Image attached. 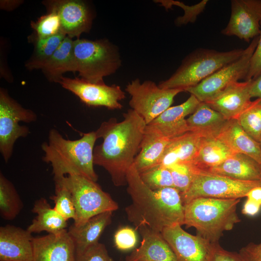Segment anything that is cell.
Wrapping results in <instances>:
<instances>
[{
  "mask_svg": "<svg viewBox=\"0 0 261 261\" xmlns=\"http://www.w3.org/2000/svg\"><path fill=\"white\" fill-rule=\"evenodd\" d=\"M118 122L110 118L102 123L96 131L97 139L102 142L94 147V165L103 168L116 187L127 185V174L133 164L146 124L131 109L123 114Z\"/></svg>",
  "mask_w": 261,
  "mask_h": 261,
  "instance_id": "1",
  "label": "cell"
},
{
  "mask_svg": "<svg viewBox=\"0 0 261 261\" xmlns=\"http://www.w3.org/2000/svg\"><path fill=\"white\" fill-rule=\"evenodd\" d=\"M127 186L131 202L125 210L135 230L145 225L161 232L166 227L184 225V206L180 193L174 188L150 189L143 182L134 164L127 172Z\"/></svg>",
  "mask_w": 261,
  "mask_h": 261,
  "instance_id": "2",
  "label": "cell"
},
{
  "mask_svg": "<svg viewBox=\"0 0 261 261\" xmlns=\"http://www.w3.org/2000/svg\"><path fill=\"white\" fill-rule=\"evenodd\" d=\"M97 139L95 131L85 133L75 140L65 139L55 129L49 131L48 140L41 145L43 161L52 168L54 179L68 175H79L96 182L98 176L94 169L93 151Z\"/></svg>",
  "mask_w": 261,
  "mask_h": 261,
  "instance_id": "3",
  "label": "cell"
},
{
  "mask_svg": "<svg viewBox=\"0 0 261 261\" xmlns=\"http://www.w3.org/2000/svg\"><path fill=\"white\" fill-rule=\"evenodd\" d=\"M240 199L199 197L184 206V225L212 243L218 242L224 231L240 221L236 212Z\"/></svg>",
  "mask_w": 261,
  "mask_h": 261,
  "instance_id": "4",
  "label": "cell"
},
{
  "mask_svg": "<svg viewBox=\"0 0 261 261\" xmlns=\"http://www.w3.org/2000/svg\"><path fill=\"white\" fill-rule=\"evenodd\" d=\"M244 51L243 49L225 52L202 48L196 49L186 56L176 71L160 82L159 86L165 89H182L185 91L239 58Z\"/></svg>",
  "mask_w": 261,
  "mask_h": 261,
  "instance_id": "5",
  "label": "cell"
},
{
  "mask_svg": "<svg viewBox=\"0 0 261 261\" xmlns=\"http://www.w3.org/2000/svg\"><path fill=\"white\" fill-rule=\"evenodd\" d=\"M73 50L79 76L90 83H104V77L121 66L119 49L107 40L77 39L73 41Z\"/></svg>",
  "mask_w": 261,
  "mask_h": 261,
  "instance_id": "6",
  "label": "cell"
},
{
  "mask_svg": "<svg viewBox=\"0 0 261 261\" xmlns=\"http://www.w3.org/2000/svg\"><path fill=\"white\" fill-rule=\"evenodd\" d=\"M71 192L75 209L73 225L79 226L90 218L118 209L117 203L96 183L79 175H68L55 179Z\"/></svg>",
  "mask_w": 261,
  "mask_h": 261,
  "instance_id": "7",
  "label": "cell"
},
{
  "mask_svg": "<svg viewBox=\"0 0 261 261\" xmlns=\"http://www.w3.org/2000/svg\"><path fill=\"white\" fill-rule=\"evenodd\" d=\"M261 186V181H243L195 170L192 182L181 196L183 204L199 197L240 199L252 188Z\"/></svg>",
  "mask_w": 261,
  "mask_h": 261,
  "instance_id": "8",
  "label": "cell"
},
{
  "mask_svg": "<svg viewBox=\"0 0 261 261\" xmlns=\"http://www.w3.org/2000/svg\"><path fill=\"white\" fill-rule=\"evenodd\" d=\"M37 119V115L32 110L22 107L5 89L0 88V152L5 162L12 157L16 141L30 133L28 127L19 123H29Z\"/></svg>",
  "mask_w": 261,
  "mask_h": 261,
  "instance_id": "9",
  "label": "cell"
},
{
  "mask_svg": "<svg viewBox=\"0 0 261 261\" xmlns=\"http://www.w3.org/2000/svg\"><path fill=\"white\" fill-rule=\"evenodd\" d=\"M125 91L131 97L130 109L140 116L146 125L171 107L174 97L184 91L179 88H162L150 80L141 83L138 78L128 83Z\"/></svg>",
  "mask_w": 261,
  "mask_h": 261,
  "instance_id": "10",
  "label": "cell"
},
{
  "mask_svg": "<svg viewBox=\"0 0 261 261\" xmlns=\"http://www.w3.org/2000/svg\"><path fill=\"white\" fill-rule=\"evenodd\" d=\"M259 36L253 39L241 56L224 66L198 85L185 91L194 95L200 102H205L223 90L230 84L245 79L248 71L250 58L257 45Z\"/></svg>",
  "mask_w": 261,
  "mask_h": 261,
  "instance_id": "11",
  "label": "cell"
},
{
  "mask_svg": "<svg viewBox=\"0 0 261 261\" xmlns=\"http://www.w3.org/2000/svg\"><path fill=\"white\" fill-rule=\"evenodd\" d=\"M58 83L88 106H102L111 110L123 108L120 101L125 98V93L118 85L92 83L81 78L64 76L61 77Z\"/></svg>",
  "mask_w": 261,
  "mask_h": 261,
  "instance_id": "12",
  "label": "cell"
},
{
  "mask_svg": "<svg viewBox=\"0 0 261 261\" xmlns=\"http://www.w3.org/2000/svg\"><path fill=\"white\" fill-rule=\"evenodd\" d=\"M227 26L221 33L235 36L249 42L259 36L261 30V0H232Z\"/></svg>",
  "mask_w": 261,
  "mask_h": 261,
  "instance_id": "13",
  "label": "cell"
},
{
  "mask_svg": "<svg viewBox=\"0 0 261 261\" xmlns=\"http://www.w3.org/2000/svg\"><path fill=\"white\" fill-rule=\"evenodd\" d=\"M175 224L163 229L161 233L168 242L176 261H209L213 243L198 235H192Z\"/></svg>",
  "mask_w": 261,
  "mask_h": 261,
  "instance_id": "14",
  "label": "cell"
},
{
  "mask_svg": "<svg viewBox=\"0 0 261 261\" xmlns=\"http://www.w3.org/2000/svg\"><path fill=\"white\" fill-rule=\"evenodd\" d=\"M48 11L58 15L62 31L71 38L79 37L91 29L93 14L86 2L80 0H55L44 2Z\"/></svg>",
  "mask_w": 261,
  "mask_h": 261,
  "instance_id": "15",
  "label": "cell"
},
{
  "mask_svg": "<svg viewBox=\"0 0 261 261\" xmlns=\"http://www.w3.org/2000/svg\"><path fill=\"white\" fill-rule=\"evenodd\" d=\"M32 261H76L73 242L68 230L32 239Z\"/></svg>",
  "mask_w": 261,
  "mask_h": 261,
  "instance_id": "16",
  "label": "cell"
},
{
  "mask_svg": "<svg viewBox=\"0 0 261 261\" xmlns=\"http://www.w3.org/2000/svg\"><path fill=\"white\" fill-rule=\"evenodd\" d=\"M252 80L234 82L205 103L227 120L237 119L252 102L250 89Z\"/></svg>",
  "mask_w": 261,
  "mask_h": 261,
  "instance_id": "17",
  "label": "cell"
},
{
  "mask_svg": "<svg viewBox=\"0 0 261 261\" xmlns=\"http://www.w3.org/2000/svg\"><path fill=\"white\" fill-rule=\"evenodd\" d=\"M31 233L11 225L0 227V261H32Z\"/></svg>",
  "mask_w": 261,
  "mask_h": 261,
  "instance_id": "18",
  "label": "cell"
},
{
  "mask_svg": "<svg viewBox=\"0 0 261 261\" xmlns=\"http://www.w3.org/2000/svg\"><path fill=\"white\" fill-rule=\"evenodd\" d=\"M140 246L126 256L125 261H176L175 255L161 232L146 226H139Z\"/></svg>",
  "mask_w": 261,
  "mask_h": 261,
  "instance_id": "19",
  "label": "cell"
},
{
  "mask_svg": "<svg viewBox=\"0 0 261 261\" xmlns=\"http://www.w3.org/2000/svg\"><path fill=\"white\" fill-rule=\"evenodd\" d=\"M193 95L182 103L170 107L148 125L156 128L165 137L172 139L190 131L186 117L192 114L200 103Z\"/></svg>",
  "mask_w": 261,
  "mask_h": 261,
  "instance_id": "20",
  "label": "cell"
},
{
  "mask_svg": "<svg viewBox=\"0 0 261 261\" xmlns=\"http://www.w3.org/2000/svg\"><path fill=\"white\" fill-rule=\"evenodd\" d=\"M170 140L155 127L146 125L133 163L139 174L158 165Z\"/></svg>",
  "mask_w": 261,
  "mask_h": 261,
  "instance_id": "21",
  "label": "cell"
},
{
  "mask_svg": "<svg viewBox=\"0 0 261 261\" xmlns=\"http://www.w3.org/2000/svg\"><path fill=\"white\" fill-rule=\"evenodd\" d=\"M234 153H242L253 158L261 165V146L239 125L236 119L229 120L216 136Z\"/></svg>",
  "mask_w": 261,
  "mask_h": 261,
  "instance_id": "22",
  "label": "cell"
},
{
  "mask_svg": "<svg viewBox=\"0 0 261 261\" xmlns=\"http://www.w3.org/2000/svg\"><path fill=\"white\" fill-rule=\"evenodd\" d=\"M204 136L188 131L170 140L158 165L168 167L178 163H189L195 158Z\"/></svg>",
  "mask_w": 261,
  "mask_h": 261,
  "instance_id": "23",
  "label": "cell"
},
{
  "mask_svg": "<svg viewBox=\"0 0 261 261\" xmlns=\"http://www.w3.org/2000/svg\"><path fill=\"white\" fill-rule=\"evenodd\" d=\"M212 173L243 181H261V165L250 157L234 153L210 169Z\"/></svg>",
  "mask_w": 261,
  "mask_h": 261,
  "instance_id": "24",
  "label": "cell"
},
{
  "mask_svg": "<svg viewBox=\"0 0 261 261\" xmlns=\"http://www.w3.org/2000/svg\"><path fill=\"white\" fill-rule=\"evenodd\" d=\"M112 213H102L90 218L81 226L73 224L70 226L68 232L73 242L76 254L99 242L105 229L112 222Z\"/></svg>",
  "mask_w": 261,
  "mask_h": 261,
  "instance_id": "25",
  "label": "cell"
},
{
  "mask_svg": "<svg viewBox=\"0 0 261 261\" xmlns=\"http://www.w3.org/2000/svg\"><path fill=\"white\" fill-rule=\"evenodd\" d=\"M31 211L36 216L27 229L30 233L44 231L49 234H57L67 230L68 220L52 208L45 198L36 200Z\"/></svg>",
  "mask_w": 261,
  "mask_h": 261,
  "instance_id": "26",
  "label": "cell"
},
{
  "mask_svg": "<svg viewBox=\"0 0 261 261\" xmlns=\"http://www.w3.org/2000/svg\"><path fill=\"white\" fill-rule=\"evenodd\" d=\"M234 153L216 137H203L194 159L189 162L196 170L208 171Z\"/></svg>",
  "mask_w": 261,
  "mask_h": 261,
  "instance_id": "27",
  "label": "cell"
},
{
  "mask_svg": "<svg viewBox=\"0 0 261 261\" xmlns=\"http://www.w3.org/2000/svg\"><path fill=\"white\" fill-rule=\"evenodd\" d=\"M73 41L66 36L41 67V69L49 80L58 83L64 73L76 72L73 50Z\"/></svg>",
  "mask_w": 261,
  "mask_h": 261,
  "instance_id": "28",
  "label": "cell"
},
{
  "mask_svg": "<svg viewBox=\"0 0 261 261\" xmlns=\"http://www.w3.org/2000/svg\"><path fill=\"white\" fill-rule=\"evenodd\" d=\"M228 120L203 102H201L195 111L187 118L190 131L199 132L204 137L216 136Z\"/></svg>",
  "mask_w": 261,
  "mask_h": 261,
  "instance_id": "29",
  "label": "cell"
},
{
  "mask_svg": "<svg viewBox=\"0 0 261 261\" xmlns=\"http://www.w3.org/2000/svg\"><path fill=\"white\" fill-rule=\"evenodd\" d=\"M23 207V202L13 183L0 173V214L5 220H12Z\"/></svg>",
  "mask_w": 261,
  "mask_h": 261,
  "instance_id": "30",
  "label": "cell"
},
{
  "mask_svg": "<svg viewBox=\"0 0 261 261\" xmlns=\"http://www.w3.org/2000/svg\"><path fill=\"white\" fill-rule=\"evenodd\" d=\"M67 36L63 32L46 38L29 37L34 44L33 55L26 64V67L32 70L40 69L53 54Z\"/></svg>",
  "mask_w": 261,
  "mask_h": 261,
  "instance_id": "31",
  "label": "cell"
},
{
  "mask_svg": "<svg viewBox=\"0 0 261 261\" xmlns=\"http://www.w3.org/2000/svg\"><path fill=\"white\" fill-rule=\"evenodd\" d=\"M236 120L245 131L259 143L261 139V99L252 101Z\"/></svg>",
  "mask_w": 261,
  "mask_h": 261,
  "instance_id": "32",
  "label": "cell"
},
{
  "mask_svg": "<svg viewBox=\"0 0 261 261\" xmlns=\"http://www.w3.org/2000/svg\"><path fill=\"white\" fill-rule=\"evenodd\" d=\"M31 27L33 34L30 37L38 39L50 37L63 32L59 17L53 10L48 11V13L32 21Z\"/></svg>",
  "mask_w": 261,
  "mask_h": 261,
  "instance_id": "33",
  "label": "cell"
},
{
  "mask_svg": "<svg viewBox=\"0 0 261 261\" xmlns=\"http://www.w3.org/2000/svg\"><path fill=\"white\" fill-rule=\"evenodd\" d=\"M55 194L50 197L54 203V208L67 220H74L75 209L71 192L58 181H55Z\"/></svg>",
  "mask_w": 261,
  "mask_h": 261,
  "instance_id": "34",
  "label": "cell"
},
{
  "mask_svg": "<svg viewBox=\"0 0 261 261\" xmlns=\"http://www.w3.org/2000/svg\"><path fill=\"white\" fill-rule=\"evenodd\" d=\"M139 175L143 182L152 190L174 188L170 170L162 166H156L139 174Z\"/></svg>",
  "mask_w": 261,
  "mask_h": 261,
  "instance_id": "35",
  "label": "cell"
},
{
  "mask_svg": "<svg viewBox=\"0 0 261 261\" xmlns=\"http://www.w3.org/2000/svg\"><path fill=\"white\" fill-rule=\"evenodd\" d=\"M167 168L171 173L174 187L180 194L186 192L192 182L195 168L190 163H178Z\"/></svg>",
  "mask_w": 261,
  "mask_h": 261,
  "instance_id": "36",
  "label": "cell"
},
{
  "mask_svg": "<svg viewBox=\"0 0 261 261\" xmlns=\"http://www.w3.org/2000/svg\"><path fill=\"white\" fill-rule=\"evenodd\" d=\"M114 239L116 247L121 251L134 249L138 242L136 231L128 226L119 228L114 234Z\"/></svg>",
  "mask_w": 261,
  "mask_h": 261,
  "instance_id": "37",
  "label": "cell"
},
{
  "mask_svg": "<svg viewBox=\"0 0 261 261\" xmlns=\"http://www.w3.org/2000/svg\"><path fill=\"white\" fill-rule=\"evenodd\" d=\"M76 261H116L111 258L105 245L95 244L82 252L76 254Z\"/></svg>",
  "mask_w": 261,
  "mask_h": 261,
  "instance_id": "38",
  "label": "cell"
},
{
  "mask_svg": "<svg viewBox=\"0 0 261 261\" xmlns=\"http://www.w3.org/2000/svg\"><path fill=\"white\" fill-rule=\"evenodd\" d=\"M261 75V30L257 45L250 58L245 81L255 80Z\"/></svg>",
  "mask_w": 261,
  "mask_h": 261,
  "instance_id": "39",
  "label": "cell"
},
{
  "mask_svg": "<svg viewBox=\"0 0 261 261\" xmlns=\"http://www.w3.org/2000/svg\"><path fill=\"white\" fill-rule=\"evenodd\" d=\"M209 261H244L239 253L223 248L218 242L213 243Z\"/></svg>",
  "mask_w": 261,
  "mask_h": 261,
  "instance_id": "40",
  "label": "cell"
},
{
  "mask_svg": "<svg viewBox=\"0 0 261 261\" xmlns=\"http://www.w3.org/2000/svg\"><path fill=\"white\" fill-rule=\"evenodd\" d=\"M239 253L244 261H261V242L250 243L243 247Z\"/></svg>",
  "mask_w": 261,
  "mask_h": 261,
  "instance_id": "41",
  "label": "cell"
},
{
  "mask_svg": "<svg viewBox=\"0 0 261 261\" xmlns=\"http://www.w3.org/2000/svg\"><path fill=\"white\" fill-rule=\"evenodd\" d=\"M261 206L256 203L247 199L242 208V213L246 215L254 216L259 212Z\"/></svg>",
  "mask_w": 261,
  "mask_h": 261,
  "instance_id": "42",
  "label": "cell"
},
{
  "mask_svg": "<svg viewBox=\"0 0 261 261\" xmlns=\"http://www.w3.org/2000/svg\"><path fill=\"white\" fill-rule=\"evenodd\" d=\"M250 94L251 98L261 99V75L252 80L250 89Z\"/></svg>",
  "mask_w": 261,
  "mask_h": 261,
  "instance_id": "43",
  "label": "cell"
},
{
  "mask_svg": "<svg viewBox=\"0 0 261 261\" xmlns=\"http://www.w3.org/2000/svg\"><path fill=\"white\" fill-rule=\"evenodd\" d=\"M246 197L261 206V186H257L250 190Z\"/></svg>",
  "mask_w": 261,
  "mask_h": 261,
  "instance_id": "44",
  "label": "cell"
},
{
  "mask_svg": "<svg viewBox=\"0 0 261 261\" xmlns=\"http://www.w3.org/2000/svg\"><path fill=\"white\" fill-rule=\"evenodd\" d=\"M20 3V2H18V1L14 0H6L5 2L2 1L0 2V6L2 9L11 10L17 7Z\"/></svg>",
  "mask_w": 261,
  "mask_h": 261,
  "instance_id": "45",
  "label": "cell"
},
{
  "mask_svg": "<svg viewBox=\"0 0 261 261\" xmlns=\"http://www.w3.org/2000/svg\"><path fill=\"white\" fill-rule=\"evenodd\" d=\"M259 143H260V145H261V140L260 141Z\"/></svg>",
  "mask_w": 261,
  "mask_h": 261,
  "instance_id": "46",
  "label": "cell"
}]
</instances>
